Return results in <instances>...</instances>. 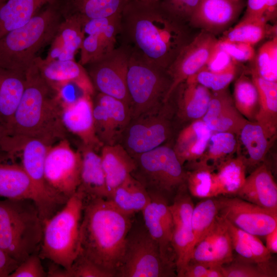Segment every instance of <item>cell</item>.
I'll list each match as a JSON object with an SVG mask.
<instances>
[{
    "label": "cell",
    "instance_id": "cell-1",
    "mask_svg": "<svg viewBox=\"0 0 277 277\" xmlns=\"http://www.w3.org/2000/svg\"><path fill=\"white\" fill-rule=\"evenodd\" d=\"M160 2L128 0L121 14L118 35L121 45L167 70L201 30L164 11Z\"/></svg>",
    "mask_w": 277,
    "mask_h": 277
},
{
    "label": "cell",
    "instance_id": "cell-2",
    "mask_svg": "<svg viewBox=\"0 0 277 277\" xmlns=\"http://www.w3.org/2000/svg\"><path fill=\"white\" fill-rule=\"evenodd\" d=\"M131 217L107 199H85L79 254L115 276L131 228Z\"/></svg>",
    "mask_w": 277,
    "mask_h": 277
},
{
    "label": "cell",
    "instance_id": "cell-3",
    "mask_svg": "<svg viewBox=\"0 0 277 277\" xmlns=\"http://www.w3.org/2000/svg\"><path fill=\"white\" fill-rule=\"evenodd\" d=\"M25 76L23 94L7 128L9 135L36 138L49 146L67 138L61 96L42 78L34 63Z\"/></svg>",
    "mask_w": 277,
    "mask_h": 277
},
{
    "label": "cell",
    "instance_id": "cell-4",
    "mask_svg": "<svg viewBox=\"0 0 277 277\" xmlns=\"http://www.w3.org/2000/svg\"><path fill=\"white\" fill-rule=\"evenodd\" d=\"M58 2L0 37V67L26 74L38 52L50 44L63 19Z\"/></svg>",
    "mask_w": 277,
    "mask_h": 277
},
{
    "label": "cell",
    "instance_id": "cell-5",
    "mask_svg": "<svg viewBox=\"0 0 277 277\" xmlns=\"http://www.w3.org/2000/svg\"><path fill=\"white\" fill-rule=\"evenodd\" d=\"M43 221L29 199L0 200V247L19 264L39 253Z\"/></svg>",
    "mask_w": 277,
    "mask_h": 277
},
{
    "label": "cell",
    "instance_id": "cell-6",
    "mask_svg": "<svg viewBox=\"0 0 277 277\" xmlns=\"http://www.w3.org/2000/svg\"><path fill=\"white\" fill-rule=\"evenodd\" d=\"M85 196L77 190L64 206L43 222L41 259L64 269L70 267L80 252V226Z\"/></svg>",
    "mask_w": 277,
    "mask_h": 277
},
{
    "label": "cell",
    "instance_id": "cell-7",
    "mask_svg": "<svg viewBox=\"0 0 277 277\" xmlns=\"http://www.w3.org/2000/svg\"><path fill=\"white\" fill-rule=\"evenodd\" d=\"M128 50L126 81L133 118L156 109L166 101L172 81L167 70Z\"/></svg>",
    "mask_w": 277,
    "mask_h": 277
},
{
    "label": "cell",
    "instance_id": "cell-8",
    "mask_svg": "<svg viewBox=\"0 0 277 277\" xmlns=\"http://www.w3.org/2000/svg\"><path fill=\"white\" fill-rule=\"evenodd\" d=\"M180 128L169 96L156 109L131 118L118 144L133 157L173 143Z\"/></svg>",
    "mask_w": 277,
    "mask_h": 277
},
{
    "label": "cell",
    "instance_id": "cell-9",
    "mask_svg": "<svg viewBox=\"0 0 277 277\" xmlns=\"http://www.w3.org/2000/svg\"><path fill=\"white\" fill-rule=\"evenodd\" d=\"M135 169L131 175L149 193L164 194L176 192L186 184V172L172 143L133 156Z\"/></svg>",
    "mask_w": 277,
    "mask_h": 277
},
{
    "label": "cell",
    "instance_id": "cell-10",
    "mask_svg": "<svg viewBox=\"0 0 277 277\" xmlns=\"http://www.w3.org/2000/svg\"><path fill=\"white\" fill-rule=\"evenodd\" d=\"M174 268L163 260L157 243L145 227L128 233L115 276H171L175 275Z\"/></svg>",
    "mask_w": 277,
    "mask_h": 277
},
{
    "label": "cell",
    "instance_id": "cell-11",
    "mask_svg": "<svg viewBox=\"0 0 277 277\" xmlns=\"http://www.w3.org/2000/svg\"><path fill=\"white\" fill-rule=\"evenodd\" d=\"M82 155L67 138L49 146L45 162V179L50 190L67 202L77 191L81 181Z\"/></svg>",
    "mask_w": 277,
    "mask_h": 277
},
{
    "label": "cell",
    "instance_id": "cell-12",
    "mask_svg": "<svg viewBox=\"0 0 277 277\" xmlns=\"http://www.w3.org/2000/svg\"><path fill=\"white\" fill-rule=\"evenodd\" d=\"M129 51L121 45L107 54L83 66L95 92L120 100L131 107L127 86Z\"/></svg>",
    "mask_w": 277,
    "mask_h": 277
},
{
    "label": "cell",
    "instance_id": "cell-13",
    "mask_svg": "<svg viewBox=\"0 0 277 277\" xmlns=\"http://www.w3.org/2000/svg\"><path fill=\"white\" fill-rule=\"evenodd\" d=\"M49 146L33 138H25L21 145V165L30 179L36 192V206L42 221L49 219L66 202L56 196L45 179V162Z\"/></svg>",
    "mask_w": 277,
    "mask_h": 277
},
{
    "label": "cell",
    "instance_id": "cell-14",
    "mask_svg": "<svg viewBox=\"0 0 277 277\" xmlns=\"http://www.w3.org/2000/svg\"><path fill=\"white\" fill-rule=\"evenodd\" d=\"M92 100L97 138L103 145L119 143L132 118L130 106L120 100L97 92Z\"/></svg>",
    "mask_w": 277,
    "mask_h": 277
},
{
    "label": "cell",
    "instance_id": "cell-15",
    "mask_svg": "<svg viewBox=\"0 0 277 277\" xmlns=\"http://www.w3.org/2000/svg\"><path fill=\"white\" fill-rule=\"evenodd\" d=\"M217 200L219 214L245 232L265 236L277 227V211L240 197H224Z\"/></svg>",
    "mask_w": 277,
    "mask_h": 277
},
{
    "label": "cell",
    "instance_id": "cell-16",
    "mask_svg": "<svg viewBox=\"0 0 277 277\" xmlns=\"http://www.w3.org/2000/svg\"><path fill=\"white\" fill-rule=\"evenodd\" d=\"M185 184L176 192L173 204L169 205L173 231L172 244L175 254V268L178 276L190 261L194 247V236L191 226L193 203Z\"/></svg>",
    "mask_w": 277,
    "mask_h": 277
},
{
    "label": "cell",
    "instance_id": "cell-17",
    "mask_svg": "<svg viewBox=\"0 0 277 277\" xmlns=\"http://www.w3.org/2000/svg\"><path fill=\"white\" fill-rule=\"evenodd\" d=\"M218 42L216 36L201 30L182 49L167 69L172 81L169 96L180 84L205 67Z\"/></svg>",
    "mask_w": 277,
    "mask_h": 277
},
{
    "label": "cell",
    "instance_id": "cell-18",
    "mask_svg": "<svg viewBox=\"0 0 277 277\" xmlns=\"http://www.w3.org/2000/svg\"><path fill=\"white\" fill-rule=\"evenodd\" d=\"M120 22L121 14L83 21L84 38L79 64L84 66L115 48Z\"/></svg>",
    "mask_w": 277,
    "mask_h": 277
},
{
    "label": "cell",
    "instance_id": "cell-19",
    "mask_svg": "<svg viewBox=\"0 0 277 277\" xmlns=\"http://www.w3.org/2000/svg\"><path fill=\"white\" fill-rule=\"evenodd\" d=\"M150 195V202L142 211L145 226L157 243L163 260L175 268L172 244L173 222L170 206L164 196L153 193Z\"/></svg>",
    "mask_w": 277,
    "mask_h": 277
},
{
    "label": "cell",
    "instance_id": "cell-20",
    "mask_svg": "<svg viewBox=\"0 0 277 277\" xmlns=\"http://www.w3.org/2000/svg\"><path fill=\"white\" fill-rule=\"evenodd\" d=\"M62 118L68 132L76 135L82 144L96 151L103 146L96 135L92 96L82 93L74 100L62 98Z\"/></svg>",
    "mask_w": 277,
    "mask_h": 277
},
{
    "label": "cell",
    "instance_id": "cell-21",
    "mask_svg": "<svg viewBox=\"0 0 277 277\" xmlns=\"http://www.w3.org/2000/svg\"><path fill=\"white\" fill-rule=\"evenodd\" d=\"M42 78L60 95L68 84L76 85L82 93L95 92L83 66L73 60H46L37 56L34 61Z\"/></svg>",
    "mask_w": 277,
    "mask_h": 277
},
{
    "label": "cell",
    "instance_id": "cell-22",
    "mask_svg": "<svg viewBox=\"0 0 277 277\" xmlns=\"http://www.w3.org/2000/svg\"><path fill=\"white\" fill-rule=\"evenodd\" d=\"M240 1L200 0L189 24L215 36L223 34L241 14L244 5Z\"/></svg>",
    "mask_w": 277,
    "mask_h": 277
},
{
    "label": "cell",
    "instance_id": "cell-23",
    "mask_svg": "<svg viewBox=\"0 0 277 277\" xmlns=\"http://www.w3.org/2000/svg\"><path fill=\"white\" fill-rule=\"evenodd\" d=\"M211 94L210 90L191 77L175 88L169 96L173 101L176 119L181 128L202 119L207 110Z\"/></svg>",
    "mask_w": 277,
    "mask_h": 277
},
{
    "label": "cell",
    "instance_id": "cell-24",
    "mask_svg": "<svg viewBox=\"0 0 277 277\" xmlns=\"http://www.w3.org/2000/svg\"><path fill=\"white\" fill-rule=\"evenodd\" d=\"M211 92L209 106L203 121L213 132H230L239 136L248 121L236 108L228 87Z\"/></svg>",
    "mask_w": 277,
    "mask_h": 277
},
{
    "label": "cell",
    "instance_id": "cell-25",
    "mask_svg": "<svg viewBox=\"0 0 277 277\" xmlns=\"http://www.w3.org/2000/svg\"><path fill=\"white\" fill-rule=\"evenodd\" d=\"M236 195L262 207L277 211V185L265 164L259 165L246 176Z\"/></svg>",
    "mask_w": 277,
    "mask_h": 277
},
{
    "label": "cell",
    "instance_id": "cell-26",
    "mask_svg": "<svg viewBox=\"0 0 277 277\" xmlns=\"http://www.w3.org/2000/svg\"><path fill=\"white\" fill-rule=\"evenodd\" d=\"M213 132L202 119L188 123L179 130L172 144L182 165L202 157Z\"/></svg>",
    "mask_w": 277,
    "mask_h": 277
},
{
    "label": "cell",
    "instance_id": "cell-27",
    "mask_svg": "<svg viewBox=\"0 0 277 277\" xmlns=\"http://www.w3.org/2000/svg\"><path fill=\"white\" fill-rule=\"evenodd\" d=\"M78 150L82 155V168L77 190L84 194L85 199H107L108 192L101 155L82 143Z\"/></svg>",
    "mask_w": 277,
    "mask_h": 277
},
{
    "label": "cell",
    "instance_id": "cell-28",
    "mask_svg": "<svg viewBox=\"0 0 277 277\" xmlns=\"http://www.w3.org/2000/svg\"><path fill=\"white\" fill-rule=\"evenodd\" d=\"M0 157V197L8 199H29L36 204L35 188L21 164Z\"/></svg>",
    "mask_w": 277,
    "mask_h": 277
},
{
    "label": "cell",
    "instance_id": "cell-29",
    "mask_svg": "<svg viewBox=\"0 0 277 277\" xmlns=\"http://www.w3.org/2000/svg\"><path fill=\"white\" fill-rule=\"evenodd\" d=\"M84 38L83 21L72 16L63 18L50 43L46 60H73Z\"/></svg>",
    "mask_w": 277,
    "mask_h": 277
},
{
    "label": "cell",
    "instance_id": "cell-30",
    "mask_svg": "<svg viewBox=\"0 0 277 277\" xmlns=\"http://www.w3.org/2000/svg\"><path fill=\"white\" fill-rule=\"evenodd\" d=\"M100 155L109 196L131 175L135 169V163L134 158L118 143L103 145Z\"/></svg>",
    "mask_w": 277,
    "mask_h": 277
},
{
    "label": "cell",
    "instance_id": "cell-31",
    "mask_svg": "<svg viewBox=\"0 0 277 277\" xmlns=\"http://www.w3.org/2000/svg\"><path fill=\"white\" fill-rule=\"evenodd\" d=\"M247 70L259 96L255 122L263 128L268 138L274 142L277 134V82L262 78L250 68Z\"/></svg>",
    "mask_w": 277,
    "mask_h": 277
},
{
    "label": "cell",
    "instance_id": "cell-32",
    "mask_svg": "<svg viewBox=\"0 0 277 277\" xmlns=\"http://www.w3.org/2000/svg\"><path fill=\"white\" fill-rule=\"evenodd\" d=\"M247 168L245 156L240 153L215 166L213 172V196L236 194L243 186Z\"/></svg>",
    "mask_w": 277,
    "mask_h": 277
},
{
    "label": "cell",
    "instance_id": "cell-33",
    "mask_svg": "<svg viewBox=\"0 0 277 277\" xmlns=\"http://www.w3.org/2000/svg\"><path fill=\"white\" fill-rule=\"evenodd\" d=\"M128 0H59L63 18L77 17L83 21L121 14Z\"/></svg>",
    "mask_w": 277,
    "mask_h": 277
},
{
    "label": "cell",
    "instance_id": "cell-34",
    "mask_svg": "<svg viewBox=\"0 0 277 277\" xmlns=\"http://www.w3.org/2000/svg\"><path fill=\"white\" fill-rule=\"evenodd\" d=\"M59 0H7L0 7V37L26 24L44 6Z\"/></svg>",
    "mask_w": 277,
    "mask_h": 277
},
{
    "label": "cell",
    "instance_id": "cell-35",
    "mask_svg": "<svg viewBox=\"0 0 277 277\" xmlns=\"http://www.w3.org/2000/svg\"><path fill=\"white\" fill-rule=\"evenodd\" d=\"M25 74L0 67V123L7 129L23 94Z\"/></svg>",
    "mask_w": 277,
    "mask_h": 277
},
{
    "label": "cell",
    "instance_id": "cell-36",
    "mask_svg": "<svg viewBox=\"0 0 277 277\" xmlns=\"http://www.w3.org/2000/svg\"><path fill=\"white\" fill-rule=\"evenodd\" d=\"M107 200L121 212L132 216L145 208L150 202V195L144 186L131 175L116 187Z\"/></svg>",
    "mask_w": 277,
    "mask_h": 277
},
{
    "label": "cell",
    "instance_id": "cell-37",
    "mask_svg": "<svg viewBox=\"0 0 277 277\" xmlns=\"http://www.w3.org/2000/svg\"><path fill=\"white\" fill-rule=\"evenodd\" d=\"M223 35L220 39L254 46L266 37L277 35L276 25H270L260 18L242 17L239 23Z\"/></svg>",
    "mask_w": 277,
    "mask_h": 277
},
{
    "label": "cell",
    "instance_id": "cell-38",
    "mask_svg": "<svg viewBox=\"0 0 277 277\" xmlns=\"http://www.w3.org/2000/svg\"><path fill=\"white\" fill-rule=\"evenodd\" d=\"M235 80L232 97L235 107L247 120L255 122L259 110V96L247 67Z\"/></svg>",
    "mask_w": 277,
    "mask_h": 277
},
{
    "label": "cell",
    "instance_id": "cell-39",
    "mask_svg": "<svg viewBox=\"0 0 277 277\" xmlns=\"http://www.w3.org/2000/svg\"><path fill=\"white\" fill-rule=\"evenodd\" d=\"M239 137L248 154V167L260 165L264 162L273 142L269 140L263 128L256 122L248 121L242 128Z\"/></svg>",
    "mask_w": 277,
    "mask_h": 277
},
{
    "label": "cell",
    "instance_id": "cell-40",
    "mask_svg": "<svg viewBox=\"0 0 277 277\" xmlns=\"http://www.w3.org/2000/svg\"><path fill=\"white\" fill-rule=\"evenodd\" d=\"M202 241L212 254L216 264L224 265L233 261L230 235L225 220L219 214Z\"/></svg>",
    "mask_w": 277,
    "mask_h": 277
},
{
    "label": "cell",
    "instance_id": "cell-41",
    "mask_svg": "<svg viewBox=\"0 0 277 277\" xmlns=\"http://www.w3.org/2000/svg\"><path fill=\"white\" fill-rule=\"evenodd\" d=\"M238 136L226 132H213L207 148L199 160L214 167L221 162L234 156L240 151Z\"/></svg>",
    "mask_w": 277,
    "mask_h": 277
},
{
    "label": "cell",
    "instance_id": "cell-42",
    "mask_svg": "<svg viewBox=\"0 0 277 277\" xmlns=\"http://www.w3.org/2000/svg\"><path fill=\"white\" fill-rule=\"evenodd\" d=\"M186 185L191 196L206 199L213 196V172L215 167L199 160L187 163Z\"/></svg>",
    "mask_w": 277,
    "mask_h": 277
},
{
    "label": "cell",
    "instance_id": "cell-43",
    "mask_svg": "<svg viewBox=\"0 0 277 277\" xmlns=\"http://www.w3.org/2000/svg\"><path fill=\"white\" fill-rule=\"evenodd\" d=\"M219 213L218 200L213 197L203 199L194 207L191 226L194 236V246L212 228Z\"/></svg>",
    "mask_w": 277,
    "mask_h": 277
},
{
    "label": "cell",
    "instance_id": "cell-44",
    "mask_svg": "<svg viewBox=\"0 0 277 277\" xmlns=\"http://www.w3.org/2000/svg\"><path fill=\"white\" fill-rule=\"evenodd\" d=\"M253 61L251 69L266 80L277 82V35L260 47Z\"/></svg>",
    "mask_w": 277,
    "mask_h": 277
},
{
    "label": "cell",
    "instance_id": "cell-45",
    "mask_svg": "<svg viewBox=\"0 0 277 277\" xmlns=\"http://www.w3.org/2000/svg\"><path fill=\"white\" fill-rule=\"evenodd\" d=\"M47 273L48 277L114 276L81 254H78L69 268L66 269L52 263Z\"/></svg>",
    "mask_w": 277,
    "mask_h": 277
},
{
    "label": "cell",
    "instance_id": "cell-46",
    "mask_svg": "<svg viewBox=\"0 0 277 277\" xmlns=\"http://www.w3.org/2000/svg\"><path fill=\"white\" fill-rule=\"evenodd\" d=\"M244 68L240 63H236L228 69L220 72L211 71L204 67L190 77L211 91H217L228 87Z\"/></svg>",
    "mask_w": 277,
    "mask_h": 277
},
{
    "label": "cell",
    "instance_id": "cell-47",
    "mask_svg": "<svg viewBox=\"0 0 277 277\" xmlns=\"http://www.w3.org/2000/svg\"><path fill=\"white\" fill-rule=\"evenodd\" d=\"M223 273L224 277H274L276 269L270 261L256 263L242 259L228 266H223Z\"/></svg>",
    "mask_w": 277,
    "mask_h": 277
},
{
    "label": "cell",
    "instance_id": "cell-48",
    "mask_svg": "<svg viewBox=\"0 0 277 277\" xmlns=\"http://www.w3.org/2000/svg\"><path fill=\"white\" fill-rule=\"evenodd\" d=\"M276 16L277 0H248L243 17L260 18L276 25Z\"/></svg>",
    "mask_w": 277,
    "mask_h": 277
},
{
    "label": "cell",
    "instance_id": "cell-49",
    "mask_svg": "<svg viewBox=\"0 0 277 277\" xmlns=\"http://www.w3.org/2000/svg\"><path fill=\"white\" fill-rule=\"evenodd\" d=\"M200 2V0H161L160 5L170 15L189 24Z\"/></svg>",
    "mask_w": 277,
    "mask_h": 277
},
{
    "label": "cell",
    "instance_id": "cell-50",
    "mask_svg": "<svg viewBox=\"0 0 277 277\" xmlns=\"http://www.w3.org/2000/svg\"><path fill=\"white\" fill-rule=\"evenodd\" d=\"M217 45L238 63L252 61L255 55L254 46L250 44L219 39Z\"/></svg>",
    "mask_w": 277,
    "mask_h": 277
},
{
    "label": "cell",
    "instance_id": "cell-51",
    "mask_svg": "<svg viewBox=\"0 0 277 277\" xmlns=\"http://www.w3.org/2000/svg\"><path fill=\"white\" fill-rule=\"evenodd\" d=\"M47 273L38 253L32 254L18 264L9 277H45Z\"/></svg>",
    "mask_w": 277,
    "mask_h": 277
},
{
    "label": "cell",
    "instance_id": "cell-52",
    "mask_svg": "<svg viewBox=\"0 0 277 277\" xmlns=\"http://www.w3.org/2000/svg\"><path fill=\"white\" fill-rule=\"evenodd\" d=\"M223 266L189 262L181 277H224Z\"/></svg>",
    "mask_w": 277,
    "mask_h": 277
},
{
    "label": "cell",
    "instance_id": "cell-53",
    "mask_svg": "<svg viewBox=\"0 0 277 277\" xmlns=\"http://www.w3.org/2000/svg\"><path fill=\"white\" fill-rule=\"evenodd\" d=\"M238 231L253 254L256 262H264L270 260L271 253L256 235L249 233L238 228Z\"/></svg>",
    "mask_w": 277,
    "mask_h": 277
},
{
    "label": "cell",
    "instance_id": "cell-54",
    "mask_svg": "<svg viewBox=\"0 0 277 277\" xmlns=\"http://www.w3.org/2000/svg\"><path fill=\"white\" fill-rule=\"evenodd\" d=\"M224 51L217 45L205 68L213 72H220L228 69L236 64Z\"/></svg>",
    "mask_w": 277,
    "mask_h": 277
},
{
    "label": "cell",
    "instance_id": "cell-55",
    "mask_svg": "<svg viewBox=\"0 0 277 277\" xmlns=\"http://www.w3.org/2000/svg\"><path fill=\"white\" fill-rule=\"evenodd\" d=\"M18 264L0 247V277H9Z\"/></svg>",
    "mask_w": 277,
    "mask_h": 277
},
{
    "label": "cell",
    "instance_id": "cell-56",
    "mask_svg": "<svg viewBox=\"0 0 277 277\" xmlns=\"http://www.w3.org/2000/svg\"><path fill=\"white\" fill-rule=\"evenodd\" d=\"M10 141V136L8 134L7 129L0 123V157L6 156L11 159L9 154Z\"/></svg>",
    "mask_w": 277,
    "mask_h": 277
},
{
    "label": "cell",
    "instance_id": "cell-57",
    "mask_svg": "<svg viewBox=\"0 0 277 277\" xmlns=\"http://www.w3.org/2000/svg\"><path fill=\"white\" fill-rule=\"evenodd\" d=\"M266 236V247L271 253L277 252V227Z\"/></svg>",
    "mask_w": 277,
    "mask_h": 277
},
{
    "label": "cell",
    "instance_id": "cell-58",
    "mask_svg": "<svg viewBox=\"0 0 277 277\" xmlns=\"http://www.w3.org/2000/svg\"><path fill=\"white\" fill-rule=\"evenodd\" d=\"M135 1L147 3H156L159 2L161 0H135Z\"/></svg>",
    "mask_w": 277,
    "mask_h": 277
},
{
    "label": "cell",
    "instance_id": "cell-59",
    "mask_svg": "<svg viewBox=\"0 0 277 277\" xmlns=\"http://www.w3.org/2000/svg\"><path fill=\"white\" fill-rule=\"evenodd\" d=\"M7 0H0V3H5Z\"/></svg>",
    "mask_w": 277,
    "mask_h": 277
},
{
    "label": "cell",
    "instance_id": "cell-60",
    "mask_svg": "<svg viewBox=\"0 0 277 277\" xmlns=\"http://www.w3.org/2000/svg\"><path fill=\"white\" fill-rule=\"evenodd\" d=\"M3 4H4V3H0V7H1V6H2Z\"/></svg>",
    "mask_w": 277,
    "mask_h": 277
},
{
    "label": "cell",
    "instance_id": "cell-61",
    "mask_svg": "<svg viewBox=\"0 0 277 277\" xmlns=\"http://www.w3.org/2000/svg\"><path fill=\"white\" fill-rule=\"evenodd\" d=\"M235 1H240V0H235Z\"/></svg>",
    "mask_w": 277,
    "mask_h": 277
}]
</instances>
